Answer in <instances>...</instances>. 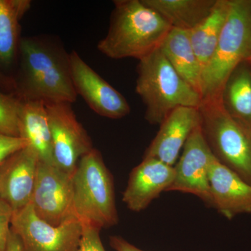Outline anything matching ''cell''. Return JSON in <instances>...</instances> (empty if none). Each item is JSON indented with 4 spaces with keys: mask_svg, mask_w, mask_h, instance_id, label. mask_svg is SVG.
<instances>
[{
    "mask_svg": "<svg viewBox=\"0 0 251 251\" xmlns=\"http://www.w3.org/2000/svg\"><path fill=\"white\" fill-rule=\"evenodd\" d=\"M213 157L200 125L185 143L182 154L174 166V179L167 191L192 194L199 198L206 206L213 207L208 178Z\"/></svg>",
    "mask_w": 251,
    "mask_h": 251,
    "instance_id": "30bf717a",
    "label": "cell"
},
{
    "mask_svg": "<svg viewBox=\"0 0 251 251\" xmlns=\"http://www.w3.org/2000/svg\"><path fill=\"white\" fill-rule=\"evenodd\" d=\"M5 251H22L19 239L11 229L9 242H8L7 247Z\"/></svg>",
    "mask_w": 251,
    "mask_h": 251,
    "instance_id": "4316f807",
    "label": "cell"
},
{
    "mask_svg": "<svg viewBox=\"0 0 251 251\" xmlns=\"http://www.w3.org/2000/svg\"><path fill=\"white\" fill-rule=\"evenodd\" d=\"M213 208L226 219L251 214V185L213 157L208 172Z\"/></svg>",
    "mask_w": 251,
    "mask_h": 251,
    "instance_id": "9a60e30c",
    "label": "cell"
},
{
    "mask_svg": "<svg viewBox=\"0 0 251 251\" xmlns=\"http://www.w3.org/2000/svg\"><path fill=\"white\" fill-rule=\"evenodd\" d=\"M173 28L190 31L207 17L216 0H142Z\"/></svg>",
    "mask_w": 251,
    "mask_h": 251,
    "instance_id": "ac0fdd59",
    "label": "cell"
},
{
    "mask_svg": "<svg viewBox=\"0 0 251 251\" xmlns=\"http://www.w3.org/2000/svg\"><path fill=\"white\" fill-rule=\"evenodd\" d=\"M251 62V0H230L227 21L219 42L202 74L203 100L221 99L231 74Z\"/></svg>",
    "mask_w": 251,
    "mask_h": 251,
    "instance_id": "277c9868",
    "label": "cell"
},
{
    "mask_svg": "<svg viewBox=\"0 0 251 251\" xmlns=\"http://www.w3.org/2000/svg\"><path fill=\"white\" fill-rule=\"evenodd\" d=\"M108 33L97 49L113 59L140 60L159 49L172 27L142 0H116Z\"/></svg>",
    "mask_w": 251,
    "mask_h": 251,
    "instance_id": "7a4b0ae2",
    "label": "cell"
},
{
    "mask_svg": "<svg viewBox=\"0 0 251 251\" xmlns=\"http://www.w3.org/2000/svg\"><path fill=\"white\" fill-rule=\"evenodd\" d=\"M229 6L230 0H216L209 16L189 31L191 44L202 71L215 50L228 16Z\"/></svg>",
    "mask_w": 251,
    "mask_h": 251,
    "instance_id": "ffe728a7",
    "label": "cell"
},
{
    "mask_svg": "<svg viewBox=\"0 0 251 251\" xmlns=\"http://www.w3.org/2000/svg\"><path fill=\"white\" fill-rule=\"evenodd\" d=\"M201 121L199 108H176L159 125L158 133L145 151L143 158H155L175 166L188 137L201 125Z\"/></svg>",
    "mask_w": 251,
    "mask_h": 251,
    "instance_id": "5bb4252c",
    "label": "cell"
},
{
    "mask_svg": "<svg viewBox=\"0 0 251 251\" xmlns=\"http://www.w3.org/2000/svg\"><path fill=\"white\" fill-rule=\"evenodd\" d=\"M0 82L4 84H10L9 81L6 80V79L1 74H0Z\"/></svg>",
    "mask_w": 251,
    "mask_h": 251,
    "instance_id": "83f0119b",
    "label": "cell"
},
{
    "mask_svg": "<svg viewBox=\"0 0 251 251\" xmlns=\"http://www.w3.org/2000/svg\"><path fill=\"white\" fill-rule=\"evenodd\" d=\"M71 74L77 95L100 116L123 118L130 112L125 97L99 75L75 51L69 54Z\"/></svg>",
    "mask_w": 251,
    "mask_h": 251,
    "instance_id": "8fae6325",
    "label": "cell"
},
{
    "mask_svg": "<svg viewBox=\"0 0 251 251\" xmlns=\"http://www.w3.org/2000/svg\"><path fill=\"white\" fill-rule=\"evenodd\" d=\"M221 101L231 116L251 129V62L234 69L225 85Z\"/></svg>",
    "mask_w": 251,
    "mask_h": 251,
    "instance_id": "d6986e66",
    "label": "cell"
},
{
    "mask_svg": "<svg viewBox=\"0 0 251 251\" xmlns=\"http://www.w3.org/2000/svg\"><path fill=\"white\" fill-rule=\"evenodd\" d=\"M203 135L217 161L251 185V129L226 111L221 99L199 108Z\"/></svg>",
    "mask_w": 251,
    "mask_h": 251,
    "instance_id": "8992f818",
    "label": "cell"
},
{
    "mask_svg": "<svg viewBox=\"0 0 251 251\" xmlns=\"http://www.w3.org/2000/svg\"><path fill=\"white\" fill-rule=\"evenodd\" d=\"M28 146L29 144L24 138L0 133V166L11 155Z\"/></svg>",
    "mask_w": 251,
    "mask_h": 251,
    "instance_id": "cb8c5ba5",
    "label": "cell"
},
{
    "mask_svg": "<svg viewBox=\"0 0 251 251\" xmlns=\"http://www.w3.org/2000/svg\"><path fill=\"white\" fill-rule=\"evenodd\" d=\"M174 166L159 160L143 158L132 170L122 201L129 210H145L163 192H167L175 178Z\"/></svg>",
    "mask_w": 251,
    "mask_h": 251,
    "instance_id": "4fadbf2b",
    "label": "cell"
},
{
    "mask_svg": "<svg viewBox=\"0 0 251 251\" xmlns=\"http://www.w3.org/2000/svg\"><path fill=\"white\" fill-rule=\"evenodd\" d=\"M83 226V233L77 251H105L100 239V229L90 226Z\"/></svg>",
    "mask_w": 251,
    "mask_h": 251,
    "instance_id": "d4e9b609",
    "label": "cell"
},
{
    "mask_svg": "<svg viewBox=\"0 0 251 251\" xmlns=\"http://www.w3.org/2000/svg\"><path fill=\"white\" fill-rule=\"evenodd\" d=\"M21 78L20 99L45 103L76 100L70 59L61 46L44 38H23L20 41Z\"/></svg>",
    "mask_w": 251,
    "mask_h": 251,
    "instance_id": "6da1fadb",
    "label": "cell"
},
{
    "mask_svg": "<svg viewBox=\"0 0 251 251\" xmlns=\"http://www.w3.org/2000/svg\"><path fill=\"white\" fill-rule=\"evenodd\" d=\"M45 103L54 165L64 173L73 175L81 158L93 150L92 140L77 120L72 103Z\"/></svg>",
    "mask_w": 251,
    "mask_h": 251,
    "instance_id": "ba28073f",
    "label": "cell"
},
{
    "mask_svg": "<svg viewBox=\"0 0 251 251\" xmlns=\"http://www.w3.org/2000/svg\"><path fill=\"white\" fill-rule=\"evenodd\" d=\"M135 92L145 104V120L160 125L180 107L199 108L202 97L182 78L158 49L139 60Z\"/></svg>",
    "mask_w": 251,
    "mask_h": 251,
    "instance_id": "3957f363",
    "label": "cell"
},
{
    "mask_svg": "<svg viewBox=\"0 0 251 251\" xmlns=\"http://www.w3.org/2000/svg\"><path fill=\"white\" fill-rule=\"evenodd\" d=\"M11 229L19 239L22 251H77L83 233L78 220L53 226L38 217L31 204L14 211Z\"/></svg>",
    "mask_w": 251,
    "mask_h": 251,
    "instance_id": "52a82bcc",
    "label": "cell"
},
{
    "mask_svg": "<svg viewBox=\"0 0 251 251\" xmlns=\"http://www.w3.org/2000/svg\"><path fill=\"white\" fill-rule=\"evenodd\" d=\"M22 105V99L0 92V133L20 137V115Z\"/></svg>",
    "mask_w": 251,
    "mask_h": 251,
    "instance_id": "7402d4cb",
    "label": "cell"
},
{
    "mask_svg": "<svg viewBox=\"0 0 251 251\" xmlns=\"http://www.w3.org/2000/svg\"><path fill=\"white\" fill-rule=\"evenodd\" d=\"M39 158L30 147L20 150L0 166V198L14 211L30 204Z\"/></svg>",
    "mask_w": 251,
    "mask_h": 251,
    "instance_id": "7c38bea8",
    "label": "cell"
},
{
    "mask_svg": "<svg viewBox=\"0 0 251 251\" xmlns=\"http://www.w3.org/2000/svg\"><path fill=\"white\" fill-rule=\"evenodd\" d=\"M72 177L55 165L39 162L30 203L38 217L53 226L76 219Z\"/></svg>",
    "mask_w": 251,
    "mask_h": 251,
    "instance_id": "9c48e42d",
    "label": "cell"
},
{
    "mask_svg": "<svg viewBox=\"0 0 251 251\" xmlns=\"http://www.w3.org/2000/svg\"><path fill=\"white\" fill-rule=\"evenodd\" d=\"M20 137L27 140L39 161L54 165L52 138L45 102L23 100L20 115Z\"/></svg>",
    "mask_w": 251,
    "mask_h": 251,
    "instance_id": "e0dca14e",
    "label": "cell"
},
{
    "mask_svg": "<svg viewBox=\"0 0 251 251\" xmlns=\"http://www.w3.org/2000/svg\"><path fill=\"white\" fill-rule=\"evenodd\" d=\"M160 50L180 76L201 96L202 68L191 44L189 31L172 27Z\"/></svg>",
    "mask_w": 251,
    "mask_h": 251,
    "instance_id": "2e32d148",
    "label": "cell"
},
{
    "mask_svg": "<svg viewBox=\"0 0 251 251\" xmlns=\"http://www.w3.org/2000/svg\"><path fill=\"white\" fill-rule=\"evenodd\" d=\"M110 246L115 251H146L135 247L120 236H111Z\"/></svg>",
    "mask_w": 251,
    "mask_h": 251,
    "instance_id": "484cf974",
    "label": "cell"
},
{
    "mask_svg": "<svg viewBox=\"0 0 251 251\" xmlns=\"http://www.w3.org/2000/svg\"><path fill=\"white\" fill-rule=\"evenodd\" d=\"M72 179L74 212L82 226L101 229L118 224L113 178L97 149L81 158Z\"/></svg>",
    "mask_w": 251,
    "mask_h": 251,
    "instance_id": "5b68a950",
    "label": "cell"
},
{
    "mask_svg": "<svg viewBox=\"0 0 251 251\" xmlns=\"http://www.w3.org/2000/svg\"><path fill=\"white\" fill-rule=\"evenodd\" d=\"M14 210L0 198V251H5L11 233V220Z\"/></svg>",
    "mask_w": 251,
    "mask_h": 251,
    "instance_id": "603a6c76",
    "label": "cell"
},
{
    "mask_svg": "<svg viewBox=\"0 0 251 251\" xmlns=\"http://www.w3.org/2000/svg\"><path fill=\"white\" fill-rule=\"evenodd\" d=\"M29 0H0V64L9 66L19 49L20 21L29 9Z\"/></svg>",
    "mask_w": 251,
    "mask_h": 251,
    "instance_id": "44dd1931",
    "label": "cell"
}]
</instances>
